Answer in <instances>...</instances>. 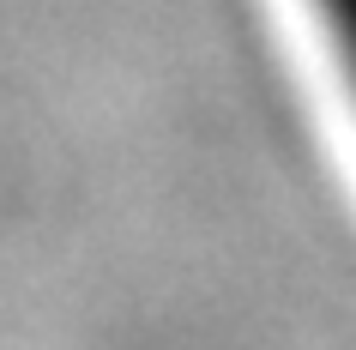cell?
I'll list each match as a JSON object with an SVG mask.
<instances>
[{
  "instance_id": "cell-1",
  "label": "cell",
  "mask_w": 356,
  "mask_h": 350,
  "mask_svg": "<svg viewBox=\"0 0 356 350\" xmlns=\"http://www.w3.org/2000/svg\"><path fill=\"white\" fill-rule=\"evenodd\" d=\"M320 13H326L338 49H344V61H350V79H356V0H320Z\"/></svg>"
}]
</instances>
